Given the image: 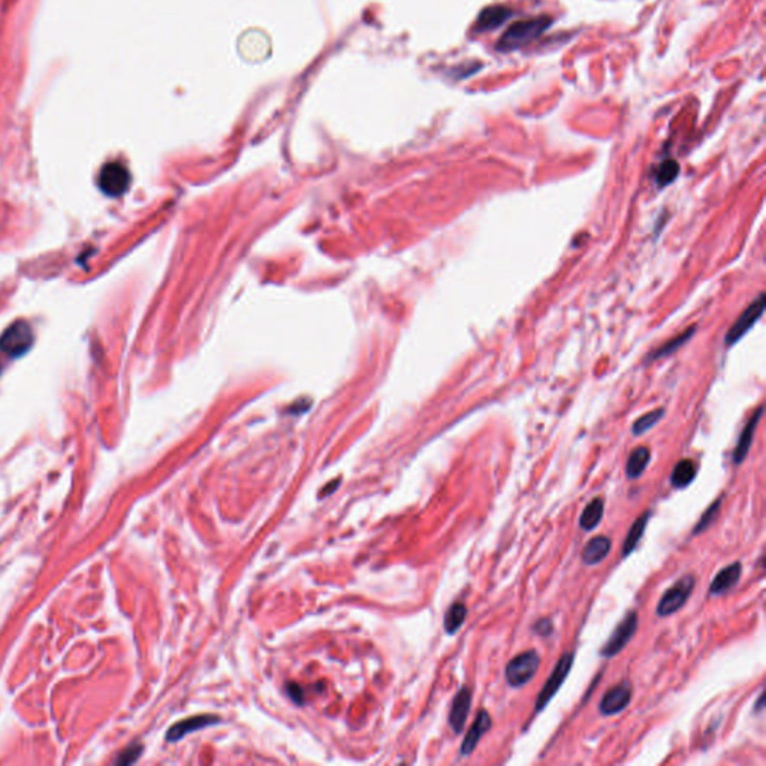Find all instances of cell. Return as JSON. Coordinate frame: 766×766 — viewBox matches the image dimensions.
Wrapping results in <instances>:
<instances>
[{"label": "cell", "instance_id": "6da1fadb", "mask_svg": "<svg viewBox=\"0 0 766 766\" xmlns=\"http://www.w3.org/2000/svg\"><path fill=\"white\" fill-rule=\"evenodd\" d=\"M539 665H541V656L536 650H527L521 652L507 663L505 670L506 683L515 688L525 686L536 675Z\"/></svg>", "mask_w": 766, "mask_h": 766}, {"label": "cell", "instance_id": "7a4b0ae2", "mask_svg": "<svg viewBox=\"0 0 766 766\" xmlns=\"http://www.w3.org/2000/svg\"><path fill=\"white\" fill-rule=\"evenodd\" d=\"M548 26H550V18L546 17L515 23L514 26L509 27L505 36L501 37V41L498 42V49L510 50V49H515L518 45L530 42L542 32H545L548 29Z\"/></svg>", "mask_w": 766, "mask_h": 766}, {"label": "cell", "instance_id": "3957f363", "mask_svg": "<svg viewBox=\"0 0 766 766\" xmlns=\"http://www.w3.org/2000/svg\"><path fill=\"white\" fill-rule=\"evenodd\" d=\"M639 626V616L636 611H629L626 613L618 626L611 633L609 639L604 642L603 648L600 650V656L604 659H612L626 648V645L635 636V633Z\"/></svg>", "mask_w": 766, "mask_h": 766}, {"label": "cell", "instance_id": "277c9868", "mask_svg": "<svg viewBox=\"0 0 766 766\" xmlns=\"http://www.w3.org/2000/svg\"><path fill=\"white\" fill-rule=\"evenodd\" d=\"M696 585V580L693 575H686L683 578L678 580L672 587H670L663 598L660 599L656 612L660 617H669L675 613L678 609H681L687 603L688 598L692 595Z\"/></svg>", "mask_w": 766, "mask_h": 766}, {"label": "cell", "instance_id": "5b68a950", "mask_svg": "<svg viewBox=\"0 0 766 766\" xmlns=\"http://www.w3.org/2000/svg\"><path fill=\"white\" fill-rule=\"evenodd\" d=\"M573 657H575L573 652H564V654L560 657L559 663H557V666L554 668L551 677L546 679L543 688L537 695L536 704H534L536 713L543 711L545 706L550 704L551 699L557 695V692H559L560 687L563 686V683L566 681L567 675H569V672H571L572 665H573Z\"/></svg>", "mask_w": 766, "mask_h": 766}, {"label": "cell", "instance_id": "8992f818", "mask_svg": "<svg viewBox=\"0 0 766 766\" xmlns=\"http://www.w3.org/2000/svg\"><path fill=\"white\" fill-rule=\"evenodd\" d=\"M33 343V333L31 325L24 320H17L0 337V349L8 355L20 356L31 349Z\"/></svg>", "mask_w": 766, "mask_h": 766}, {"label": "cell", "instance_id": "52a82bcc", "mask_svg": "<svg viewBox=\"0 0 766 766\" xmlns=\"http://www.w3.org/2000/svg\"><path fill=\"white\" fill-rule=\"evenodd\" d=\"M763 310H765V294L762 292V294H759V297L742 311L741 316L738 317L736 322L731 327V329L727 331L724 338L726 345L732 346L736 342H740V338L749 333L750 328L760 319V316L763 315Z\"/></svg>", "mask_w": 766, "mask_h": 766}, {"label": "cell", "instance_id": "ba28073f", "mask_svg": "<svg viewBox=\"0 0 766 766\" xmlns=\"http://www.w3.org/2000/svg\"><path fill=\"white\" fill-rule=\"evenodd\" d=\"M99 187L110 196H120L128 191L130 175L128 169L119 162L107 164L99 174Z\"/></svg>", "mask_w": 766, "mask_h": 766}, {"label": "cell", "instance_id": "9c48e42d", "mask_svg": "<svg viewBox=\"0 0 766 766\" xmlns=\"http://www.w3.org/2000/svg\"><path fill=\"white\" fill-rule=\"evenodd\" d=\"M632 701V686L627 681L611 687L603 695L599 709L603 715H616L624 711Z\"/></svg>", "mask_w": 766, "mask_h": 766}, {"label": "cell", "instance_id": "30bf717a", "mask_svg": "<svg viewBox=\"0 0 766 766\" xmlns=\"http://www.w3.org/2000/svg\"><path fill=\"white\" fill-rule=\"evenodd\" d=\"M471 701H473L471 688L467 686L462 687L455 695V697H453L451 713H449V724L455 733H461L464 731L467 717L470 714Z\"/></svg>", "mask_w": 766, "mask_h": 766}, {"label": "cell", "instance_id": "8fae6325", "mask_svg": "<svg viewBox=\"0 0 766 766\" xmlns=\"http://www.w3.org/2000/svg\"><path fill=\"white\" fill-rule=\"evenodd\" d=\"M217 723H220V718L217 715H195L191 718H186V720L178 722L174 726L169 727V731L166 733V740L169 742H177L189 733H192L195 731H201L204 727L213 726Z\"/></svg>", "mask_w": 766, "mask_h": 766}, {"label": "cell", "instance_id": "7c38bea8", "mask_svg": "<svg viewBox=\"0 0 766 766\" xmlns=\"http://www.w3.org/2000/svg\"><path fill=\"white\" fill-rule=\"evenodd\" d=\"M491 726H493V720H491L489 713L487 709H479L475 722H473L467 735L464 736V741L461 744V750H460L461 754L470 756L473 751H475L479 741L482 740V736L491 729Z\"/></svg>", "mask_w": 766, "mask_h": 766}, {"label": "cell", "instance_id": "4fadbf2b", "mask_svg": "<svg viewBox=\"0 0 766 766\" xmlns=\"http://www.w3.org/2000/svg\"><path fill=\"white\" fill-rule=\"evenodd\" d=\"M762 413H763V406H759V408L756 409V412L751 415V418L749 419V422L745 424L744 430L741 431L740 439H738V443H736V448L733 451V462H735V464H741V462L745 460L747 453H749V451L751 448V443H753L754 431H756V428H758V424L762 418Z\"/></svg>", "mask_w": 766, "mask_h": 766}, {"label": "cell", "instance_id": "5bb4252c", "mask_svg": "<svg viewBox=\"0 0 766 766\" xmlns=\"http://www.w3.org/2000/svg\"><path fill=\"white\" fill-rule=\"evenodd\" d=\"M741 573H742V566L740 562H735L729 566L723 567V569L714 576L711 587H709V594L720 595L731 591L735 585L740 582Z\"/></svg>", "mask_w": 766, "mask_h": 766}, {"label": "cell", "instance_id": "9a60e30c", "mask_svg": "<svg viewBox=\"0 0 766 766\" xmlns=\"http://www.w3.org/2000/svg\"><path fill=\"white\" fill-rule=\"evenodd\" d=\"M611 539L607 536H595L590 539V542L584 546L582 562L589 566H595L607 559L611 551Z\"/></svg>", "mask_w": 766, "mask_h": 766}, {"label": "cell", "instance_id": "2e32d148", "mask_svg": "<svg viewBox=\"0 0 766 766\" xmlns=\"http://www.w3.org/2000/svg\"><path fill=\"white\" fill-rule=\"evenodd\" d=\"M510 15H512V12H510V9H507L506 6H501V5L489 6L484 9L482 14L479 15L478 29L482 32L494 31L498 26L503 24Z\"/></svg>", "mask_w": 766, "mask_h": 766}, {"label": "cell", "instance_id": "e0dca14e", "mask_svg": "<svg viewBox=\"0 0 766 766\" xmlns=\"http://www.w3.org/2000/svg\"><path fill=\"white\" fill-rule=\"evenodd\" d=\"M697 467L696 462L690 458H684L677 462V466L672 470L670 475V484L674 488H686L688 487L696 478Z\"/></svg>", "mask_w": 766, "mask_h": 766}, {"label": "cell", "instance_id": "ac0fdd59", "mask_svg": "<svg viewBox=\"0 0 766 766\" xmlns=\"http://www.w3.org/2000/svg\"><path fill=\"white\" fill-rule=\"evenodd\" d=\"M604 512V501L600 497L593 498L590 503L584 507L580 516V527L585 532H591L602 521Z\"/></svg>", "mask_w": 766, "mask_h": 766}, {"label": "cell", "instance_id": "d6986e66", "mask_svg": "<svg viewBox=\"0 0 766 766\" xmlns=\"http://www.w3.org/2000/svg\"><path fill=\"white\" fill-rule=\"evenodd\" d=\"M650 460H651V451L647 446H638L636 449H633L626 466L627 478L638 479L644 475V471L650 464Z\"/></svg>", "mask_w": 766, "mask_h": 766}, {"label": "cell", "instance_id": "ffe728a7", "mask_svg": "<svg viewBox=\"0 0 766 766\" xmlns=\"http://www.w3.org/2000/svg\"><path fill=\"white\" fill-rule=\"evenodd\" d=\"M650 516H651V512H650V510H647V512L642 514L636 519V521L632 524L626 541H624V545H623V551H621L623 557H629L633 551H635V548L638 546L642 536H644V533H645V528H647V524L650 521Z\"/></svg>", "mask_w": 766, "mask_h": 766}, {"label": "cell", "instance_id": "44dd1931", "mask_svg": "<svg viewBox=\"0 0 766 766\" xmlns=\"http://www.w3.org/2000/svg\"><path fill=\"white\" fill-rule=\"evenodd\" d=\"M466 617H467L466 604L462 602L452 603L449 609L446 611V616H444V621H443L444 632H446L448 635H455V633L461 629L462 624H464Z\"/></svg>", "mask_w": 766, "mask_h": 766}, {"label": "cell", "instance_id": "7402d4cb", "mask_svg": "<svg viewBox=\"0 0 766 766\" xmlns=\"http://www.w3.org/2000/svg\"><path fill=\"white\" fill-rule=\"evenodd\" d=\"M695 331H696V328L692 327V328H688L686 333L674 337L672 340H669L668 343H665L661 347L656 349V351L650 355V361H654V359H660V358H665L670 354H674L677 349H679L681 346H683L687 342V340L695 334Z\"/></svg>", "mask_w": 766, "mask_h": 766}, {"label": "cell", "instance_id": "603a6c76", "mask_svg": "<svg viewBox=\"0 0 766 766\" xmlns=\"http://www.w3.org/2000/svg\"><path fill=\"white\" fill-rule=\"evenodd\" d=\"M722 500H723V496H722V497H718L717 500H714V501H713V505L705 510L704 515L701 516V519H699L697 524H696L695 528H693V534H695V536L706 532L708 528L711 527V525L717 521L718 516H720Z\"/></svg>", "mask_w": 766, "mask_h": 766}, {"label": "cell", "instance_id": "cb8c5ba5", "mask_svg": "<svg viewBox=\"0 0 766 766\" xmlns=\"http://www.w3.org/2000/svg\"><path fill=\"white\" fill-rule=\"evenodd\" d=\"M663 415H665L663 409H656V410L642 415L641 418L635 424H633V428H632L633 434H635V436H641V434H644L645 431L651 430L661 418H663Z\"/></svg>", "mask_w": 766, "mask_h": 766}, {"label": "cell", "instance_id": "d4e9b609", "mask_svg": "<svg viewBox=\"0 0 766 766\" xmlns=\"http://www.w3.org/2000/svg\"><path fill=\"white\" fill-rule=\"evenodd\" d=\"M679 173V165L672 159L665 160L663 164H660L657 169V183L660 187H665L669 183H672Z\"/></svg>", "mask_w": 766, "mask_h": 766}, {"label": "cell", "instance_id": "484cf974", "mask_svg": "<svg viewBox=\"0 0 766 766\" xmlns=\"http://www.w3.org/2000/svg\"><path fill=\"white\" fill-rule=\"evenodd\" d=\"M141 751H143V747H141V745L130 747V749H128L125 753H121V754H120V758L117 759V763L128 765V763L135 762V760L139 758Z\"/></svg>", "mask_w": 766, "mask_h": 766}, {"label": "cell", "instance_id": "4316f807", "mask_svg": "<svg viewBox=\"0 0 766 766\" xmlns=\"http://www.w3.org/2000/svg\"><path fill=\"white\" fill-rule=\"evenodd\" d=\"M533 632L537 633V635L541 636H550L551 633L554 632V624L550 618H542L534 623L533 626Z\"/></svg>", "mask_w": 766, "mask_h": 766}, {"label": "cell", "instance_id": "83f0119b", "mask_svg": "<svg viewBox=\"0 0 766 766\" xmlns=\"http://www.w3.org/2000/svg\"><path fill=\"white\" fill-rule=\"evenodd\" d=\"M288 693L292 697V701H294L295 704L301 705L302 702H304V692H302V688L298 684L290 683L288 686Z\"/></svg>", "mask_w": 766, "mask_h": 766}, {"label": "cell", "instance_id": "f1b7e54d", "mask_svg": "<svg viewBox=\"0 0 766 766\" xmlns=\"http://www.w3.org/2000/svg\"><path fill=\"white\" fill-rule=\"evenodd\" d=\"M338 484H340V480H334L331 485H327V487L322 489V493H320V497H325V496H328V494H331V493H334L333 489H336V488L338 487Z\"/></svg>", "mask_w": 766, "mask_h": 766}, {"label": "cell", "instance_id": "f546056e", "mask_svg": "<svg viewBox=\"0 0 766 766\" xmlns=\"http://www.w3.org/2000/svg\"><path fill=\"white\" fill-rule=\"evenodd\" d=\"M763 706H765V696H763V693H762V695L759 696V699H758V704H756L754 711H756V713H759V711H762V709H763Z\"/></svg>", "mask_w": 766, "mask_h": 766}]
</instances>
